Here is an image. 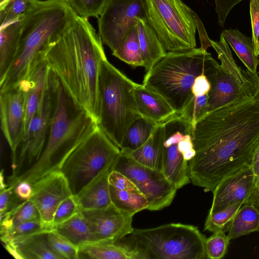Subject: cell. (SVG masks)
Masks as SVG:
<instances>
[{
    "label": "cell",
    "instance_id": "6da1fadb",
    "mask_svg": "<svg viewBox=\"0 0 259 259\" xmlns=\"http://www.w3.org/2000/svg\"><path fill=\"white\" fill-rule=\"evenodd\" d=\"M193 143L190 180L212 192L225 178L252 165L259 147V101L239 100L209 112L196 124Z\"/></svg>",
    "mask_w": 259,
    "mask_h": 259
},
{
    "label": "cell",
    "instance_id": "7a4b0ae2",
    "mask_svg": "<svg viewBox=\"0 0 259 259\" xmlns=\"http://www.w3.org/2000/svg\"><path fill=\"white\" fill-rule=\"evenodd\" d=\"M88 19L76 15L66 29L43 51L51 71L74 102L98 122L99 80L106 57Z\"/></svg>",
    "mask_w": 259,
    "mask_h": 259
},
{
    "label": "cell",
    "instance_id": "3957f363",
    "mask_svg": "<svg viewBox=\"0 0 259 259\" xmlns=\"http://www.w3.org/2000/svg\"><path fill=\"white\" fill-rule=\"evenodd\" d=\"M53 76L54 108L45 148L35 162L9 179V185L21 181L32 184L50 173L60 171L69 155L98 127L97 121L74 102L54 73Z\"/></svg>",
    "mask_w": 259,
    "mask_h": 259
},
{
    "label": "cell",
    "instance_id": "277c9868",
    "mask_svg": "<svg viewBox=\"0 0 259 259\" xmlns=\"http://www.w3.org/2000/svg\"><path fill=\"white\" fill-rule=\"evenodd\" d=\"M76 14L65 0H35L20 17L18 46L10 67L0 78L1 91L17 85L37 56L68 27Z\"/></svg>",
    "mask_w": 259,
    "mask_h": 259
},
{
    "label": "cell",
    "instance_id": "5b68a950",
    "mask_svg": "<svg viewBox=\"0 0 259 259\" xmlns=\"http://www.w3.org/2000/svg\"><path fill=\"white\" fill-rule=\"evenodd\" d=\"M218 65L201 47L168 52L146 72L142 84L161 96L179 115L193 95L195 78L204 74L210 80Z\"/></svg>",
    "mask_w": 259,
    "mask_h": 259
},
{
    "label": "cell",
    "instance_id": "8992f818",
    "mask_svg": "<svg viewBox=\"0 0 259 259\" xmlns=\"http://www.w3.org/2000/svg\"><path fill=\"white\" fill-rule=\"evenodd\" d=\"M133 81L107 59L101 65L99 80V127L118 147L130 125L142 117L136 102Z\"/></svg>",
    "mask_w": 259,
    "mask_h": 259
},
{
    "label": "cell",
    "instance_id": "52a82bcc",
    "mask_svg": "<svg viewBox=\"0 0 259 259\" xmlns=\"http://www.w3.org/2000/svg\"><path fill=\"white\" fill-rule=\"evenodd\" d=\"M206 239L197 227L170 223L134 229L115 243L137 251L142 259H204Z\"/></svg>",
    "mask_w": 259,
    "mask_h": 259
},
{
    "label": "cell",
    "instance_id": "ba28073f",
    "mask_svg": "<svg viewBox=\"0 0 259 259\" xmlns=\"http://www.w3.org/2000/svg\"><path fill=\"white\" fill-rule=\"evenodd\" d=\"M120 149L98 127L69 155L60 171L72 195L80 193L101 175L112 170Z\"/></svg>",
    "mask_w": 259,
    "mask_h": 259
},
{
    "label": "cell",
    "instance_id": "9c48e42d",
    "mask_svg": "<svg viewBox=\"0 0 259 259\" xmlns=\"http://www.w3.org/2000/svg\"><path fill=\"white\" fill-rule=\"evenodd\" d=\"M148 23L166 52L196 48L200 20L182 0H144Z\"/></svg>",
    "mask_w": 259,
    "mask_h": 259
},
{
    "label": "cell",
    "instance_id": "30bf717a",
    "mask_svg": "<svg viewBox=\"0 0 259 259\" xmlns=\"http://www.w3.org/2000/svg\"><path fill=\"white\" fill-rule=\"evenodd\" d=\"M210 42L221 64L210 80L209 112L233 101L254 97L259 85L258 74L244 70L236 64L222 33L219 41L210 39Z\"/></svg>",
    "mask_w": 259,
    "mask_h": 259
},
{
    "label": "cell",
    "instance_id": "8fae6325",
    "mask_svg": "<svg viewBox=\"0 0 259 259\" xmlns=\"http://www.w3.org/2000/svg\"><path fill=\"white\" fill-rule=\"evenodd\" d=\"M112 170L124 175L136 185L146 198L151 211L159 210L172 202L177 189L161 171L145 166L120 152Z\"/></svg>",
    "mask_w": 259,
    "mask_h": 259
},
{
    "label": "cell",
    "instance_id": "7c38bea8",
    "mask_svg": "<svg viewBox=\"0 0 259 259\" xmlns=\"http://www.w3.org/2000/svg\"><path fill=\"white\" fill-rule=\"evenodd\" d=\"M55 98L54 76L51 70L48 87L17 149L16 168L9 179L17 176L24 165H28L30 166L39 158L48 137L54 111Z\"/></svg>",
    "mask_w": 259,
    "mask_h": 259
},
{
    "label": "cell",
    "instance_id": "4fadbf2b",
    "mask_svg": "<svg viewBox=\"0 0 259 259\" xmlns=\"http://www.w3.org/2000/svg\"><path fill=\"white\" fill-rule=\"evenodd\" d=\"M139 19L146 20L144 0H107L98 17L102 43L114 52Z\"/></svg>",
    "mask_w": 259,
    "mask_h": 259
},
{
    "label": "cell",
    "instance_id": "5bb4252c",
    "mask_svg": "<svg viewBox=\"0 0 259 259\" xmlns=\"http://www.w3.org/2000/svg\"><path fill=\"white\" fill-rule=\"evenodd\" d=\"M163 124L162 172L178 189L190 181L189 161L192 158L180 149L179 143L185 135L193 133L194 127L187 120L176 114Z\"/></svg>",
    "mask_w": 259,
    "mask_h": 259
},
{
    "label": "cell",
    "instance_id": "9a60e30c",
    "mask_svg": "<svg viewBox=\"0 0 259 259\" xmlns=\"http://www.w3.org/2000/svg\"><path fill=\"white\" fill-rule=\"evenodd\" d=\"M25 94L21 81L1 91L0 94L1 129L11 150L13 172L16 168V152L23 137Z\"/></svg>",
    "mask_w": 259,
    "mask_h": 259
},
{
    "label": "cell",
    "instance_id": "2e32d148",
    "mask_svg": "<svg viewBox=\"0 0 259 259\" xmlns=\"http://www.w3.org/2000/svg\"><path fill=\"white\" fill-rule=\"evenodd\" d=\"M212 193L213 200L208 213L222 210L238 202L259 206V193L251 165H246L225 178Z\"/></svg>",
    "mask_w": 259,
    "mask_h": 259
},
{
    "label": "cell",
    "instance_id": "e0dca14e",
    "mask_svg": "<svg viewBox=\"0 0 259 259\" xmlns=\"http://www.w3.org/2000/svg\"><path fill=\"white\" fill-rule=\"evenodd\" d=\"M33 192L29 199L37 207L44 227L50 230L59 204L72 195L68 182L60 171L50 173L32 184Z\"/></svg>",
    "mask_w": 259,
    "mask_h": 259
},
{
    "label": "cell",
    "instance_id": "ac0fdd59",
    "mask_svg": "<svg viewBox=\"0 0 259 259\" xmlns=\"http://www.w3.org/2000/svg\"><path fill=\"white\" fill-rule=\"evenodd\" d=\"M80 211L98 242L115 243L134 230L133 216L121 212L113 205Z\"/></svg>",
    "mask_w": 259,
    "mask_h": 259
},
{
    "label": "cell",
    "instance_id": "d6986e66",
    "mask_svg": "<svg viewBox=\"0 0 259 259\" xmlns=\"http://www.w3.org/2000/svg\"><path fill=\"white\" fill-rule=\"evenodd\" d=\"M50 71L42 51L34 59L26 76L21 81L26 92L23 137L42 100L48 85Z\"/></svg>",
    "mask_w": 259,
    "mask_h": 259
},
{
    "label": "cell",
    "instance_id": "ffe728a7",
    "mask_svg": "<svg viewBox=\"0 0 259 259\" xmlns=\"http://www.w3.org/2000/svg\"><path fill=\"white\" fill-rule=\"evenodd\" d=\"M135 94L139 111L143 117L158 124L176 114L161 96L144 85L138 84Z\"/></svg>",
    "mask_w": 259,
    "mask_h": 259
},
{
    "label": "cell",
    "instance_id": "44dd1931",
    "mask_svg": "<svg viewBox=\"0 0 259 259\" xmlns=\"http://www.w3.org/2000/svg\"><path fill=\"white\" fill-rule=\"evenodd\" d=\"M111 171L98 177L74 196L79 211L102 209L112 205L108 183Z\"/></svg>",
    "mask_w": 259,
    "mask_h": 259
},
{
    "label": "cell",
    "instance_id": "7402d4cb",
    "mask_svg": "<svg viewBox=\"0 0 259 259\" xmlns=\"http://www.w3.org/2000/svg\"><path fill=\"white\" fill-rule=\"evenodd\" d=\"M163 141V124H158L148 140L139 148L128 153L120 152L145 166L162 171Z\"/></svg>",
    "mask_w": 259,
    "mask_h": 259
},
{
    "label": "cell",
    "instance_id": "603a6c76",
    "mask_svg": "<svg viewBox=\"0 0 259 259\" xmlns=\"http://www.w3.org/2000/svg\"><path fill=\"white\" fill-rule=\"evenodd\" d=\"M49 230L18 237L11 241L21 259H61L49 243L47 238Z\"/></svg>",
    "mask_w": 259,
    "mask_h": 259
},
{
    "label": "cell",
    "instance_id": "cb8c5ba5",
    "mask_svg": "<svg viewBox=\"0 0 259 259\" xmlns=\"http://www.w3.org/2000/svg\"><path fill=\"white\" fill-rule=\"evenodd\" d=\"M137 28L144 67L147 72L166 55L167 52L146 20L139 19Z\"/></svg>",
    "mask_w": 259,
    "mask_h": 259
},
{
    "label": "cell",
    "instance_id": "d4e9b609",
    "mask_svg": "<svg viewBox=\"0 0 259 259\" xmlns=\"http://www.w3.org/2000/svg\"><path fill=\"white\" fill-rule=\"evenodd\" d=\"M78 258L142 259L138 252L117 243L95 242L78 248Z\"/></svg>",
    "mask_w": 259,
    "mask_h": 259
},
{
    "label": "cell",
    "instance_id": "484cf974",
    "mask_svg": "<svg viewBox=\"0 0 259 259\" xmlns=\"http://www.w3.org/2000/svg\"><path fill=\"white\" fill-rule=\"evenodd\" d=\"M226 231L230 240L259 232V206L253 203L242 204L227 225Z\"/></svg>",
    "mask_w": 259,
    "mask_h": 259
},
{
    "label": "cell",
    "instance_id": "4316f807",
    "mask_svg": "<svg viewBox=\"0 0 259 259\" xmlns=\"http://www.w3.org/2000/svg\"><path fill=\"white\" fill-rule=\"evenodd\" d=\"M52 229L78 248L98 242L80 211L67 221L54 226Z\"/></svg>",
    "mask_w": 259,
    "mask_h": 259
},
{
    "label": "cell",
    "instance_id": "83f0119b",
    "mask_svg": "<svg viewBox=\"0 0 259 259\" xmlns=\"http://www.w3.org/2000/svg\"><path fill=\"white\" fill-rule=\"evenodd\" d=\"M222 34L247 70L258 74L257 67L259 59L255 53L252 39L238 29H224Z\"/></svg>",
    "mask_w": 259,
    "mask_h": 259
},
{
    "label": "cell",
    "instance_id": "f1b7e54d",
    "mask_svg": "<svg viewBox=\"0 0 259 259\" xmlns=\"http://www.w3.org/2000/svg\"><path fill=\"white\" fill-rule=\"evenodd\" d=\"M20 25V17L1 26L0 78L7 71L15 58L18 46Z\"/></svg>",
    "mask_w": 259,
    "mask_h": 259
},
{
    "label": "cell",
    "instance_id": "f546056e",
    "mask_svg": "<svg viewBox=\"0 0 259 259\" xmlns=\"http://www.w3.org/2000/svg\"><path fill=\"white\" fill-rule=\"evenodd\" d=\"M109 186L112 204L121 212L133 216L138 212L147 209V200L139 189H119Z\"/></svg>",
    "mask_w": 259,
    "mask_h": 259
},
{
    "label": "cell",
    "instance_id": "4dcf8cb0",
    "mask_svg": "<svg viewBox=\"0 0 259 259\" xmlns=\"http://www.w3.org/2000/svg\"><path fill=\"white\" fill-rule=\"evenodd\" d=\"M157 125L143 117L135 120L125 133L120 151L128 153L139 148L148 140Z\"/></svg>",
    "mask_w": 259,
    "mask_h": 259
},
{
    "label": "cell",
    "instance_id": "1f68e13d",
    "mask_svg": "<svg viewBox=\"0 0 259 259\" xmlns=\"http://www.w3.org/2000/svg\"><path fill=\"white\" fill-rule=\"evenodd\" d=\"M0 233L19 224L32 220H40L38 210L30 200L22 201L5 213L1 214Z\"/></svg>",
    "mask_w": 259,
    "mask_h": 259
},
{
    "label": "cell",
    "instance_id": "d6a6232c",
    "mask_svg": "<svg viewBox=\"0 0 259 259\" xmlns=\"http://www.w3.org/2000/svg\"><path fill=\"white\" fill-rule=\"evenodd\" d=\"M112 54L133 67H144L137 25L128 32L121 45Z\"/></svg>",
    "mask_w": 259,
    "mask_h": 259
},
{
    "label": "cell",
    "instance_id": "836d02e7",
    "mask_svg": "<svg viewBox=\"0 0 259 259\" xmlns=\"http://www.w3.org/2000/svg\"><path fill=\"white\" fill-rule=\"evenodd\" d=\"M208 94L195 96L193 94L178 115L187 120L194 127L196 124L208 113Z\"/></svg>",
    "mask_w": 259,
    "mask_h": 259
},
{
    "label": "cell",
    "instance_id": "e575fe53",
    "mask_svg": "<svg viewBox=\"0 0 259 259\" xmlns=\"http://www.w3.org/2000/svg\"><path fill=\"white\" fill-rule=\"evenodd\" d=\"M243 203L241 202L232 204L225 209L213 213H208L206 218L204 230L211 232L224 230L229 222Z\"/></svg>",
    "mask_w": 259,
    "mask_h": 259
},
{
    "label": "cell",
    "instance_id": "d590c367",
    "mask_svg": "<svg viewBox=\"0 0 259 259\" xmlns=\"http://www.w3.org/2000/svg\"><path fill=\"white\" fill-rule=\"evenodd\" d=\"M47 238L51 248L61 259L78 258V247L72 244L53 229L48 231Z\"/></svg>",
    "mask_w": 259,
    "mask_h": 259
},
{
    "label": "cell",
    "instance_id": "8d00e7d4",
    "mask_svg": "<svg viewBox=\"0 0 259 259\" xmlns=\"http://www.w3.org/2000/svg\"><path fill=\"white\" fill-rule=\"evenodd\" d=\"M224 230L216 231L205 242V249L207 258L220 259L227 253L230 240Z\"/></svg>",
    "mask_w": 259,
    "mask_h": 259
},
{
    "label": "cell",
    "instance_id": "74e56055",
    "mask_svg": "<svg viewBox=\"0 0 259 259\" xmlns=\"http://www.w3.org/2000/svg\"><path fill=\"white\" fill-rule=\"evenodd\" d=\"M46 230L49 229L44 227L41 220H32L19 224L4 232H1V239L2 242L5 243L15 238Z\"/></svg>",
    "mask_w": 259,
    "mask_h": 259
},
{
    "label": "cell",
    "instance_id": "f35d334b",
    "mask_svg": "<svg viewBox=\"0 0 259 259\" xmlns=\"http://www.w3.org/2000/svg\"><path fill=\"white\" fill-rule=\"evenodd\" d=\"M35 0H8L0 6L1 26L14 21L25 13Z\"/></svg>",
    "mask_w": 259,
    "mask_h": 259
},
{
    "label": "cell",
    "instance_id": "ab89813d",
    "mask_svg": "<svg viewBox=\"0 0 259 259\" xmlns=\"http://www.w3.org/2000/svg\"><path fill=\"white\" fill-rule=\"evenodd\" d=\"M67 4L79 17L88 19L98 18L107 0H65Z\"/></svg>",
    "mask_w": 259,
    "mask_h": 259
},
{
    "label": "cell",
    "instance_id": "60d3db41",
    "mask_svg": "<svg viewBox=\"0 0 259 259\" xmlns=\"http://www.w3.org/2000/svg\"><path fill=\"white\" fill-rule=\"evenodd\" d=\"M79 211L74 196L67 197L59 204L55 211L53 227L67 221Z\"/></svg>",
    "mask_w": 259,
    "mask_h": 259
},
{
    "label": "cell",
    "instance_id": "b9f144b4",
    "mask_svg": "<svg viewBox=\"0 0 259 259\" xmlns=\"http://www.w3.org/2000/svg\"><path fill=\"white\" fill-rule=\"evenodd\" d=\"M252 41L256 55L259 56V0H250Z\"/></svg>",
    "mask_w": 259,
    "mask_h": 259
},
{
    "label": "cell",
    "instance_id": "7bdbcfd3",
    "mask_svg": "<svg viewBox=\"0 0 259 259\" xmlns=\"http://www.w3.org/2000/svg\"><path fill=\"white\" fill-rule=\"evenodd\" d=\"M242 0H214L215 10L218 16V24L223 27L227 17L232 9L237 4Z\"/></svg>",
    "mask_w": 259,
    "mask_h": 259
},
{
    "label": "cell",
    "instance_id": "ee69618b",
    "mask_svg": "<svg viewBox=\"0 0 259 259\" xmlns=\"http://www.w3.org/2000/svg\"><path fill=\"white\" fill-rule=\"evenodd\" d=\"M210 88V80L204 74H202L195 78L192 87V93L195 96L207 95Z\"/></svg>",
    "mask_w": 259,
    "mask_h": 259
},
{
    "label": "cell",
    "instance_id": "f6af8a7d",
    "mask_svg": "<svg viewBox=\"0 0 259 259\" xmlns=\"http://www.w3.org/2000/svg\"><path fill=\"white\" fill-rule=\"evenodd\" d=\"M14 186V194L19 200L22 201L29 200L33 192L32 184L26 181H21Z\"/></svg>",
    "mask_w": 259,
    "mask_h": 259
},
{
    "label": "cell",
    "instance_id": "bcb514c9",
    "mask_svg": "<svg viewBox=\"0 0 259 259\" xmlns=\"http://www.w3.org/2000/svg\"><path fill=\"white\" fill-rule=\"evenodd\" d=\"M251 166L254 172L256 187L259 193V147L253 157Z\"/></svg>",
    "mask_w": 259,
    "mask_h": 259
},
{
    "label": "cell",
    "instance_id": "7dc6e473",
    "mask_svg": "<svg viewBox=\"0 0 259 259\" xmlns=\"http://www.w3.org/2000/svg\"><path fill=\"white\" fill-rule=\"evenodd\" d=\"M8 187V185H7L4 181V170L2 169L0 173V190H3Z\"/></svg>",
    "mask_w": 259,
    "mask_h": 259
},
{
    "label": "cell",
    "instance_id": "c3c4849f",
    "mask_svg": "<svg viewBox=\"0 0 259 259\" xmlns=\"http://www.w3.org/2000/svg\"><path fill=\"white\" fill-rule=\"evenodd\" d=\"M254 98L256 100L259 101V85H258L257 89V90L256 91V93H255V95L254 96Z\"/></svg>",
    "mask_w": 259,
    "mask_h": 259
},
{
    "label": "cell",
    "instance_id": "681fc988",
    "mask_svg": "<svg viewBox=\"0 0 259 259\" xmlns=\"http://www.w3.org/2000/svg\"><path fill=\"white\" fill-rule=\"evenodd\" d=\"M8 0H0V6L4 5Z\"/></svg>",
    "mask_w": 259,
    "mask_h": 259
}]
</instances>
